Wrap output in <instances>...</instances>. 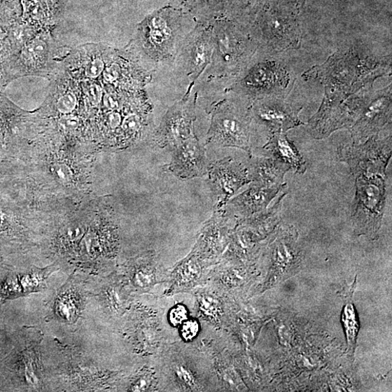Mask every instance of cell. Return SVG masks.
Segmentation results:
<instances>
[{
  "label": "cell",
  "instance_id": "1",
  "mask_svg": "<svg viewBox=\"0 0 392 392\" xmlns=\"http://www.w3.org/2000/svg\"><path fill=\"white\" fill-rule=\"evenodd\" d=\"M160 391H215L218 382L206 353L182 340L168 344L154 360Z\"/></svg>",
  "mask_w": 392,
  "mask_h": 392
},
{
  "label": "cell",
  "instance_id": "2",
  "mask_svg": "<svg viewBox=\"0 0 392 392\" xmlns=\"http://www.w3.org/2000/svg\"><path fill=\"white\" fill-rule=\"evenodd\" d=\"M353 144L365 142L391 124V85L376 93H362L351 104Z\"/></svg>",
  "mask_w": 392,
  "mask_h": 392
},
{
  "label": "cell",
  "instance_id": "3",
  "mask_svg": "<svg viewBox=\"0 0 392 392\" xmlns=\"http://www.w3.org/2000/svg\"><path fill=\"white\" fill-rule=\"evenodd\" d=\"M352 218L360 232L376 234L382 225L386 200V174H360Z\"/></svg>",
  "mask_w": 392,
  "mask_h": 392
},
{
  "label": "cell",
  "instance_id": "4",
  "mask_svg": "<svg viewBox=\"0 0 392 392\" xmlns=\"http://www.w3.org/2000/svg\"><path fill=\"white\" fill-rule=\"evenodd\" d=\"M251 120L250 111H241L231 105L220 106L213 115L207 144L240 148L251 156Z\"/></svg>",
  "mask_w": 392,
  "mask_h": 392
},
{
  "label": "cell",
  "instance_id": "5",
  "mask_svg": "<svg viewBox=\"0 0 392 392\" xmlns=\"http://www.w3.org/2000/svg\"><path fill=\"white\" fill-rule=\"evenodd\" d=\"M391 133L379 134L363 143L342 146L338 149L340 160L346 164L351 174H386L391 157Z\"/></svg>",
  "mask_w": 392,
  "mask_h": 392
},
{
  "label": "cell",
  "instance_id": "6",
  "mask_svg": "<svg viewBox=\"0 0 392 392\" xmlns=\"http://www.w3.org/2000/svg\"><path fill=\"white\" fill-rule=\"evenodd\" d=\"M209 184L217 204L214 208H224L232 196L245 185L252 183L248 169L231 157L209 165Z\"/></svg>",
  "mask_w": 392,
  "mask_h": 392
},
{
  "label": "cell",
  "instance_id": "7",
  "mask_svg": "<svg viewBox=\"0 0 392 392\" xmlns=\"http://www.w3.org/2000/svg\"><path fill=\"white\" fill-rule=\"evenodd\" d=\"M260 25L264 41L273 52L300 48L302 31L295 15L273 8L262 14Z\"/></svg>",
  "mask_w": 392,
  "mask_h": 392
},
{
  "label": "cell",
  "instance_id": "8",
  "mask_svg": "<svg viewBox=\"0 0 392 392\" xmlns=\"http://www.w3.org/2000/svg\"><path fill=\"white\" fill-rule=\"evenodd\" d=\"M294 80L287 69L276 62H265L255 66L243 81L249 93L266 97H284L293 86Z\"/></svg>",
  "mask_w": 392,
  "mask_h": 392
},
{
  "label": "cell",
  "instance_id": "9",
  "mask_svg": "<svg viewBox=\"0 0 392 392\" xmlns=\"http://www.w3.org/2000/svg\"><path fill=\"white\" fill-rule=\"evenodd\" d=\"M214 265L192 248L187 256L169 272V286L164 296L170 298L179 293H192L196 288L206 284Z\"/></svg>",
  "mask_w": 392,
  "mask_h": 392
},
{
  "label": "cell",
  "instance_id": "10",
  "mask_svg": "<svg viewBox=\"0 0 392 392\" xmlns=\"http://www.w3.org/2000/svg\"><path fill=\"white\" fill-rule=\"evenodd\" d=\"M302 108H296L286 102L281 97L260 98L250 110L252 119L265 126L271 134L286 132L304 125L300 119Z\"/></svg>",
  "mask_w": 392,
  "mask_h": 392
},
{
  "label": "cell",
  "instance_id": "11",
  "mask_svg": "<svg viewBox=\"0 0 392 392\" xmlns=\"http://www.w3.org/2000/svg\"><path fill=\"white\" fill-rule=\"evenodd\" d=\"M233 218L235 217L230 214L225 207L214 208L211 218L204 225L193 246L214 265L220 262L228 246L233 230L231 228Z\"/></svg>",
  "mask_w": 392,
  "mask_h": 392
},
{
  "label": "cell",
  "instance_id": "12",
  "mask_svg": "<svg viewBox=\"0 0 392 392\" xmlns=\"http://www.w3.org/2000/svg\"><path fill=\"white\" fill-rule=\"evenodd\" d=\"M174 150L171 162L166 167L176 178L187 181L207 174L209 164L206 150L194 132Z\"/></svg>",
  "mask_w": 392,
  "mask_h": 392
},
{
  "label": "cell",
  "instance_id": "13",
  "mask_svg": "<svg viewBox=\"0 0 392 392\" xmlns=\"http://www.w3.org/2000/svg\"><path fill=\"white\" fill-rule=\"evenodd\" d=\"M286 189V183L265 186L253 183L246 190L230 200L225 209L239 219L251 217L267 209L271 202Z\"/></svg>",
  "mask_w": 392,
  "mask_h": 392
},
{
  "label": "cell",
  "instance_id": "14",
  "mask_svg": "<svg viewBox=\"0 0 392 392\" xmlns=\"http://www.w3.org/2000/svg\"><path fill=\"white\" fill-rule=\"evenodd\" d=\"M193 110L181 104L171 108L156 132L155 141L161 148H175L189 139L193 133Z\"/></svg>",
  "mask_w": 392,
  "mask_h": 392
},
{
  "label": "cell",
  "instance_id": "15",
  "mask_svg": "<svg viewBox=\"0 0 392 392\" xmlns=\"http://www.w3.org/2000/svg\"><path fill=\"white\" fill-rule=\"evenodd\" d=\"M130 278L137 292L150 293L156 286L168 283L169 272L160 263L155 251H149L135 261Z\"/></svg>",
  "mask_w": 392,
  "mask_h": 392
},
{
  "label": "cell",
  "instance_id": "16",
  "mask_svg": "<svg viewBox=\"0 0 392 392\" xmlns=\"http://www.w3.org/2000/svg\"><path fill=\"white\" fill-rule=\"evenodd\" d=\"M195 299L197 316L214 330L225 324V303L223 293L217 287L206 283L191 293Z\"/></svg>",
  "mask_w": 392,
  "mask_h": 392
},
{
  "label": "cell",
  "instance_id": "17",
  "mask_svg": "<svg viewBox=\"0 0 392 392\" xmlns=\"http://www.w3.org/2000/svg\"><path fill=\"white\" fill-rule=\"evenodd\" d=\"M264 148L288 171L301 174L306 172L305 161L295 144L289 140L286 132L271 134Z\"/></svg>",
  "mask_w": 392,
  "mask_h": 392
},
{
  "label": "cell",
  "instance_id": "18",
  "mask_svg": "<svg viewBox=\"0 0 392 392\" xmlns=\"http://www.w3.org/2000/svg\"><path fill=\"white\" fill-rule=\"evenodd\" d=\"M248 167L252 183L265 186L281 185L288 170L276 160L272 158H252Z\"/></svg>",
  "mask_w": 392,
  "mask_h": 392
},
{
  "label": "cell",
  "instance_id": "19",
  "mask_svg": "<svg viewBox=\"0 0 392 392\" xmlns=\"http://www.w3.org/2000/svg\"><path fill=\"white\" fill-rule=\"evenodd\" d=\"M128 390L131 391H160V379L154 362L145 365L134 376Z\"/></svg>",
  "mask_w": 392,
  "mask_h": 392
},
{
  "label": "cell",
  "instance_id": "20",
  "mask_svg": "<svg viewBox=\"0 0 392 392\" xmlns=\"http://www.w3.org/2000/svg\"><path fill=\"white\" fill-rule=\"evenodd\" d=\"M145 125L144 118L139 113L127 115L122 121V129L127 140L139 135Z\"/></svg>",
  "mask_w": 392,
  "mask_h": 392
},
{
  "label": "cell",
  "instance_id": "21",
  "mask_svg": "<svg viewBox=\"0 0 392 392\" xmlns=\"http://www.w3.org/2000/svg\"><path fill=\"white\" fill-rule=\"evenodd\" d=\"M179 336L183 342L193 344L200 337L201 325L200 321L190 317L179 328Z\"/></svg>",
  "mask_w": 392,
  "mask_h": 392
},
{
  "label": "cell",
  "instance_id": "22",
  "mask_svg": "<svg viewBox=\"0 0 392 392\" xmlns=\"http://www.w3.org/2000/svg\"><path fill=\"white\" fill-rule=\"evenodd\" d=\"M190 317L188 307L182 303H178L169 310L168 321L172 327L178 328Z\"/></svg>",
  "mask_w": 392,
  "mask_h": 392
},
{
  "label": "cell",
  "instance_id": "23",
  "mask_svg": "<svg viewBox=\"0 0 392 392\" xmlns=\"http://www.w3.org/2000/svg\"><path fill=\"white\" fill-rule=\"evenodd\" d=\"M344 323L347 332L348 341L350 344L356 342L358 332V323L354 315V310L350 305L345 307Z\"/></svg>",
  "mask_w": 392,
  "mask_h": 392
},
{
  "label": "cell",
  "instance_id": "24",
  "mask_svg": "<svg viewBox=\"0 0 392 392\" xmlns=\"http://www.w3.org/2000/svg\"><path fill=\"white\" fill-rule=\"evenodd\" d=\"M276 4L274 9L296 15L302 8L304 0H274Z\"/></svg>",
  "mask_w": 392,
  "mask_h": 392
},
{
  "label": "cell",
  "instance_id": "25",
  "mask_svg": "<svg viewBox=\"0 0 392 392\" xmlns=\"http://www.w3.org/2000/svg\"><path fill=\"white\" fill-rule=\"evenodd\" d=\"M76 104V96L72 92H67L58 100L57 108L61 113L67 114L75 109Z\"/></svg>",
  "mask_w": 392,
  "mask_h": 392
},
{
  "label": "cell",
  "instance_id": "26",
  "mask_svg": "<svg viewBox=\"0 0 392 392\" xmlns=\"http://www.w3.org/2000/svg\"><path fill=\"white\" fill-rule=\"evenodd\" d=\"M149 38L155 46H161L168 41L171 35L170 29H150Z\"/></svg>",
  "mask_w": 392,
  "mask_h": 392
},
{
  "label": "cell",
  "instance_id": "27",
  "mask_svg": "<svg viewBox=\"0 0 392 392\" xmlns=\"http://www.w3.org/2000/svg\"><path fill=\"white\" fill-rule=\"evenodd\" d=\"M104 70V63L100 58H97L88 64L85 69V74L91 78H96L101 75Z\"/></svg>",
  "mask_w": 392,
  "mask_h": 392
},
{
  "label": "cell",
  "instance_id": "28",
  "mask_svg": "<svg viewBox=\"0 0 392 392\" xmlns=\"http://www.w3.org/2000/svg\"><path fill=\"white\" fill-rule=\"evenodd\" d=\"M103 92L102 89L99 85H92L89 88L88 92V97L89 102L92 106H97L99 104L102 100Z\"/></svg>",
  "mask_w": 392,
  "mask_h": 392
},
{
  "label": "cell",
  "instance_id": "29",
  "mask_svg": "<svg viewBox=\"0 0 392 392\" xmlns=\"http://www.w3.org/2000/svg\"><path fill=\"white\" fill-rule=\"evenodd\" d=\"M120 73L121 69L120 66L116 64H113L106 69L104 72V77L106 81L113 83L117 80V78H119Z\"/></svg>",
  "mask_w": 392,
  "mask_h": 392
},
{
  "label": "cell",
  "instance_id": "30",
  "mask_svg": "<svg viewBox=\"0 0 392 392\" xmlns=\"http://www.w3.org/2000/svg\"><path fill=\"white\" fill-rule=\"evenodd\" d=\"M208 50L206 47L201 44L196 48L194 54V60L196 65L202 66L206 61Z\"/></svg>",
  "mask_w": 392,
  "mask_h": 392
},
{
  "label": "cell",
  "instance_id": "31",
  "mask_svg": "<svg viewBox=\"0 0 392 392\" xmlns=\"http://www.w3.org/2000/svg\"><path fill=\"white\" fill-rule=\"evenodd\" d=\"M122 124V116L119 112L112 111L108 116V125L114 130Z\"/></svg>",
  "mask_w": 392,
  "mask_h": 392
},
{
  "label": "cell",
  "instance_id": "32",
  "mask_svg": "<svg viewBox=\"0 0 392 392\" xmlns=\"http://www.w3.org/2000/svg\"><path fill=\"white\" fill-rule=\"evenodd\" d=\"M56 175L59 178L64 181H69L71 178V172L67 167L63 164L56 165L55 167Z\"/></svg>",
  "mask_w": 392,
  "mask_h": 392
},
{
  "label": "cell",
  "instance_id": "33",
  "mask_svg": "<svg viewBox=\"0 0 392 392\" xmlns=\"http://www.w3.org/2000/svg\"><path fill=\"white\" fill-rule=\"evenodd\" d=\"M105 106L110 111H116L120 109V101L113 95H107L104 99Z\"/></svg>",
  "mask_w": 392,
  "mask_h": 392
},
{
  "label": "cell",
  "instance_id": "34",
  "mask_svg": "<svg viewBox=\"0 0 392 392\" xmlns=\"http://www.w3.org/2000/svg\"><path fill=\"white\" fill-rule=\"evenodd\" d=\"M62 125L69 130H75L78 125V120L74 116H66L63 118Z\"/></svg>",
  "mask_w": 392,
  "mask_h": 392
},
{
  "label": "cell",
  "instance_id": "35",
  "mask_svg": "<svg viewBox=\"0 0 392 392\" xmlns=\"http://www.w3.org/2000/svg\"><path fill=\"white\" fill-rule=\"evenodd\" d=\"M206 1L209 4H214L218 3L220 0H206Z\"/></svg>",
  "mask_w": 392,
  "mask_h": 392
}]
</instances>
